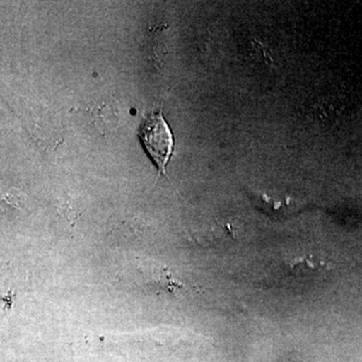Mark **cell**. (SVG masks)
Returning <instances> with one entry per match:
<instances>
[{
  "label": "cell",
  "instance_id": "cell-1",
  "mask_svg": "<svg viewBox=\"0 0 362 362\" xmlns=\"http://www.w3.org/2000/svg\"><path fill=\"white\" fill-rule=\"evenodd\" d=\"M140 139L149 156L160 173L165 175L166 164L173 151V136L161 111L152 114L143 122L139 130Z\"/></svg>",
  "mask_w": 362,
  "mask_h": 362
},
{
  "label": "cell",
  "instance_id": "cell-2",
  "mask_svg": "<svg viewBox=\"0 0 362 362\" xmlns=\"http://www.w3.org/2000/svg\"><path fill=\"white\" fill-rule=\"evenodd\" d=\"M4 302L6 305H8V307L11 306V294H7L4 297Z\"/></svg>",
  "mask_w": 362,
  "mask_h": 362
}]
</instances>
